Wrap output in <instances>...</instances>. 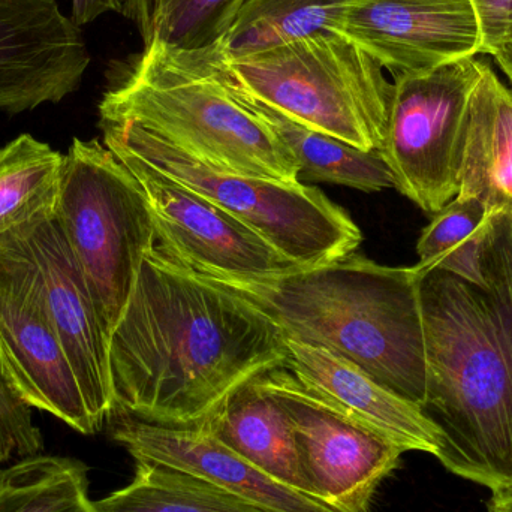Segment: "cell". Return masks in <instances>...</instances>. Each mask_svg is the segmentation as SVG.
I'll return each mask as SVG.
<instances>
[{
  "label": "cell",
  "mask_w": 512,
  "mask_h": 512,
  "mask_svg": "<svg viewBox=\"0 0 512 512\" xmlns=\"http://www.w3.org/2000/svg\"><path fill=\"white\" fill-rule=\"evenodd\" d=\"M108 358L114 415L167 427L200 426L234 391L288 367L285 337L261 309L158 243L110 334Z\"/></svg>",
  "instance_id": "cell-1"
},
{
  "label": "cell",
  "mask_w": 512,
  "mask_h": 512,
  "mask_svg": "<svg viewBox=\"0 0 512 512\" xmlns=\"http://www.w3.org/2000/svg\"><path fill=\"white\" fill-rule=\"evenodd\" d=\"M486 288L441 270L421 273L427 357L424 411L442 432L438 457L462 480L512 489V218L493 215Z\"/></svg>",
  "instance_id": "cell-2"
},
{
  "label": "cell",
  "mask_w": 512,
  "mask_h": 512,
  "mask_svg": "<svg viewBox=\"0 0 512 512\" xmlns=\"http://www.w3.org/2000/svg\"><path fill=\"white\" fill-rule=\"evenodd\" d=\"M200 276L248 298L286 339L327 349L426 408L429 376L417 265L388 267L354 252L265 276Z\"/></svg>",
  "instance_id": "cell-3"
},
{
  "label": "cell",
  "mask_w": 512,
  "mask_h": 512,
  "mask_svg": "<svg viewBox=\"0 0 512 512\" xmlns=\"http://www.w3.org/2000/svg\"><path fill=\"white\" fill-rule=\"evenodd\" d=\"M98 110L99 122L135 123L221 170L300 182L294 155L225 83L209 47L144 45L114 63Z\"/></svg>",
  "instance_id": "cell-4"
},
{
  "label": "cell",
  "mask_w": 512,
  "mask_h": 512,
  "mask_svg": "<svg viewBox=\"0 0 512 512\" xmlns=\"http://www.w3.org/2000/svg\"><path fill=\"white\" fill-rule=\"evenodd\" d=\"M228 86L313 131L357 149L381 150L394 84L384 68L340 33L227 59L212 45Z\"/></svg>",
  "instance_id": "cell-5"
},
{
  "label": "cell",
  "mask_w": 512,
  "mask_h": 512,
  "mask_svg": "<svg viewBox=\"0 0 512 512\" xmlns=\"http://www.w3.org/2000/svg\"><path fill=\"white\" fill-rule=\"evenodd\" d=\"M105 146L122 147L239 219L295 267L354 254L363 234L321 189L231 173L131 122H99Z\"/></svg>",
  "instance_id": "cell-6"
},
{
  "label": "cell",
  "mask_w": 512,
  "mask_h": 512,
  "mask_svg": "<svg viewBox=\"0 0 512 512\" xmlns=\"http://www.w3.org/2000/svg\"><path fill=\"white\" fill-rule=\"evenodd\" d=\"M56 219L110 339L141 265L158 243L146 194L104 143L74 138L65 155Z\"/></svg>",
  "instance_id": "cell-7"
},
{
  "label": "cell",
  "mask_w": 512,
  "mask_h": 512,
  "mask_svg": "<svg viewBox=\"0 0 512 512\" xmlns=\"http://www.w3.org/2000/svg\"><path fill=\"white\" fill-rule=\"evenodd\" d=\"M483 62L457 60L394 75L382 156L394 188L423 212H441L460 194L472 93Z\"/></svg>",
  "instance_id": "cell-8"
},
{
  "label": "cell",
  "mask_w": 512,
  "mask_h": 512,
  "mask_svg": "<svg viewBox=\"0 0 512 512\" xmlns=\"http://www.w3.org/2000/svg\"><path fill=\"white\" fill-rule=\"evenodd\" d=\"M0 361L12 390L30 408L81 435L101 432L66 358L29 243L0 234Z\"/></svg>",
  "instance_id": "cell-9"
},
{
  "label": "cell",
  "mask_w": 512,
  "mask_h": 512,
  "mask_svg": "<svg viewBox=\"0 0 512 512\" xmlns=\"http://www.w3.org/2000/svg\"><path fill=\"white\" fill-rule=\"evenodd\" d=\"M258 382L291 420L309 498L334 512H369L405 451L307 390L286 367Z\"/></svg>",
  "instance_id": "cell-10"
},
{
  "label": "cell",
  "mask_w": 512,
  "mask_h": 512,
  "mask_svg": "<svg viewBox=\"0 0 512 512\" xmlns=\"http://www.w3.org/2000/svg\"><path fill=\"white\" fill-rule=\"evenodd\" d=\"M146 194L158 245L189 270L248 277L295 267L239 219L122 147L107 146Z\"/></svg>",
  "instance_id": "cell-11"
},
{
  "label": "cell",
  "mask_w": 512,
  "mask_h": 512,
  "mask_svg": "<svg viewBox=\"0 0 512 512\" xmlns=\"http://www.w3.org/2000/svg\"><path fill=\"white\" fill-rule=\"evenodd\" d=\"M90 65L83 30L57 0H0V111L59 104Z\"/></svg>",
  "instance_id": "cell-12"
},
{
  "label": "cell",
  "mask_w": 512,
  "mask_h": 512,
  "mask_svg": "<svg viewBox=\"0 0 512 512\" xmlns=\"http://www.w3.org/2000/svg\"><path fill=\"white\" fill-rule=\"evenodd\" d=\"M336 33L393 75L429 71L481 54L471 0H346Z\"/></svg>",
  "instance_id": "cell-13"
},
{
  "label": "cell",
  "mask_w": 512,
  "mask_h": 512,
  "mask_svg": "<svg viewBox=\"0 0 512 512\" xmlns=\"http://www.w3.org/2000/svg\"><path fill=\"white\" fill-rule=\"evenodd\" d=\"M29 243L47 292L48 309L87 408L99 429L116 412L108 337L83 270L56 216L15 231Z\"/></svg>",
  "instance_id": "cell-14"
},
{
  "label": "cell",
  "mask_w": 512,
  "mask_h": 512,
  "mask_svg": "<svg viewBox=\"0 0 512 512\" xmlns=\"http://www.w3.org/2000/svg\"><path fill=\"white\" fill-rule=\"evenodd\" d=\"M111 438L135 462L191 472L268 512H334L259 471L219 442L206 427H167L128 415L111 418Z\"/></svg>",
  "instance_id": "cell-15"
},
{
  "label": "cell",
  "mask_w": 512,
  "mask_h": 512,
  "mask_svg": "<svg viewBox=\"0 0 512 512\" xmlns=\"http://www.w3.org/2000/svg\"><path fill=\"white\" fill-rule=\"evenodd\" d=\"M286 369L313 393L381 433L405 453L438 457L442 432L417 403L394 393L351 361L297 340L286 339Z\"/></svg>",
  "instance_id": "cell-16"
},
{
  "label": "cell",
  "mask_w": 512,
  "mask_h": 512,
  "mask_svg": "<svg viewBox=\"0 0 512 512\" xmlns=\"http://www.w3.org/2000/svg\"><path fill=\"white\" fill-rule=\"evenodd\" d=\"M200 426L276 483L309 496L291 420L258 379L234 391Z\"/></svg>",
  "instance_id": "cell-17"
},
{
  "label": "cell",
  "mask_w": 512,
  "mask_h": 512,
  "mask_svg": "<svg viewBox=\"0 0 512 512\" xmlns=\"http://www.w3.org/2000/svg\"><path fill=\"white\" fill-rule=\"evenodd\" d=\"M459 195L512 218V89L486 62L469 107Z\"/></svg>",
  "instance_id": "cell-18"
},
{
  "label": "cell",
  "mask_w": 512,
  "mask_h": 512,
  "mask_svg": "<svg viewBox=\"0 0 512 512\" xmlns=\"http://www.w3.org/2000/svg\"><path fill=\"white\" fill-rule=\"evenodd\" d=\"M234 92L294 155L300 168L298 179L303 176L306 182L331 183L364 192L394 188L393 174L381 150L357 149L345 141L300 125L237 90Z\"/></svg>",
  "instance_id": "cell-19"
},
{
  "label": "cell",
  "mask_w": 512,
  "mask_h": 512,
  "mask_svg": "<svg viewBox=\"0 0 512 512\" xmlns=\"http://www.w3.org/2000/svg\"><path fill=\"white\" fill-rule=\"evenodd\" d=\"M65 155L30 134L0 147V234L56 216Z\"/></svg>",
  "instance_id": "cell-20"
},
{
  "label": "cell",
  "mask_w": 512,
  "mask_h": 512,
  "mask_svg": "<svg viewBox=\"0 0 512 512\" xmlns=\"http://www.w3.org/2000/svg\"><path fill=\"white\" fill-rule=\"evenodd\" d=\"M346 0H245L218 50L240 59L336 32Z\"/></svg>",
  "instance_id": "cell-21"
},
{
  "label": "cell",
  "mask_w": 512,
  "mask_h": 512,
  "mask_svg": "<svg viewBox=\"0 0 512 512\" xmlns=\"http://www.w3.org/2000/svg\"><path fill=\"white\" fill-rule=\"evenodd\" d=\"M98 512H268L191 472L135 462L131 483L95 502Z\"/></svg>",
  "instance_id": "cell-22"
},
{
  "label": "cell",
  "mask_w": 512,
  "mask_h": 512,
  "mask_svg": "<svg viewBox=\"0 0 512 512\" xmlns=\"http://www.w3.org/2000/svg\"><path fill=\"white\" fill-rule=\"evenodd\" d=\"M0 512H98L89 469L72 457L36 454L0 469Z\"/></svg>",
  "instance_id": "cell-23"
},
{
  "label": "cell",
  "mask_w": 512,
  "mask_h": 512,
  "mask_svg": "<svg viewBox=\"0 0 512 512\" xmlns=\"http://www.w3.org/2000/svg\"><path fill=\"white\" fill-rule=\"evenodd\" d=\"M493 215L477 198L457 195L424 228L417 243L421 273L441 270L486 288L483 251Z\"/></svg>",
  "instance_id": "cell-24"
},
{
  "label": "cell",
  "mask_w": 512,
  "mask_h": 512,
  "mask_svg": "<svg viewBox=\"0 0 512 512\" xmlns=\"http://www.w3.org/2000/svg\"><path fill=\"white\" fill-rule=\"evenodd\" d=\"M245 0H123L122 14L143 44L201 50L218 44L233 26Z\"/></svg>",
  "instance_id": "cell-25"
},
{
  "label": "cell",
  "mask_w": 512,
  "mask_h": 512,
  "mask_svg": "<svg viewBox=\"0 0 512 512\" xmlns=\"http://www.w3.org/2000/svg\"><path fill=\"white\" fill-rule=\"evenodd\" d=\"M44 451V436L32 408L12 390L0 361V469Z\"/></svg>",
  "instance_id": "cell-26"
},
{
  "label": "cell",
  "mask_w": 512,
  "mask_h": 512,
  "mask_svg": "<svg viewBox=\"0 0 512 512\" xmlns=\"http://www.w3.org/2000/svg\"><path fill=\"white\" fill-rule=\"evenodd\" d=\"M481 33V54L493 56L512 29V0H471Z\"/></svg>",
  "instance_id": "cell-27"
},
{
  "label": "cell",
  "mask_w": 512,
  "mask_h": 512,
  "mask_svg": "<svg viewBox=\"0 0 512 512\" xmlns=\"http://www.w3.org/2000/svg\"><path fill=\"white\" fill-rule=\"evenodd\" d=\"M123 11V0H72L71 18L83 27L107 12Z\"/></svg>",
  "instance_id": "cell-28"
},
{
  "label": "cell",
  "mask_w": 512,
  "mask_h": 512,
  "mask_svg": "<svg viewBox=\"0 0 512 512\" xmlns=\"http://www.w3.org/2000/svg\"><path fill=\"white\" fill-rule=\"evenodd\" d=\"M492 57L512 86V29L504 44L496 50Z\"/></svg>",
  "instance_id": "cell-29"
},
{
  "label": "cell",
  "mask_w": 512,
  "mask_h": 512,
  "mask_svg": "<svg viewBox=\"0 0 512 512\" xmlns=\"http://www.w3.org/2000/svg\"><path fill=\"white\" fill-rule=\"evenodd\" d=\"M489 512H512V489L492 493L487 502Z\"/></svg>",
  "instance_id": "cell-30"
}]
</instances>
